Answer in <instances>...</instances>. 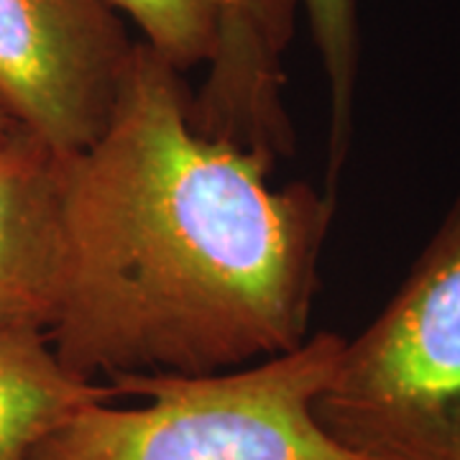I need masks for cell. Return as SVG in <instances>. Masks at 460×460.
<instances>
[{
	"mask_svg": "<svg viewBox=\"0 0 460 460\" xmlns=\"http://www.w3.org/2000/svg\"><path fill=\"white\" fill-rule=\"evenodd\" d=\"M305 8L314 49L325 69L330 87V138H328V181L325 195L335 199V184L345 164L356 84L361 65V29H358V0H296Z\"/></svg>",
	"mask_w": 460,
	"mask_h": 460,
	"instance_id": "7",
	"label": "cell"
},
{
	"mask_svg": "<svg viewBox=\"0 0 460 460\" xmlns=\"http://www.w3.org/2000/svg\"><path fill=\"white\" fill-rule=\"evenodd\" d=\"M136 44L98 141L65 156L66 277L49 341L72 376H215L310 338L335 199L190 120Z\"/></svg>",
	"mask_w": 460,
	"mask_h": 460,
	"instance_id": "1",
	"label": "cell"
},
{
	"mask_svg": "<svg viewBox=\"0 0 460 460\" xmlns=\"http://www.w3.org/2000/svg\"><path fill=\"white\" fill-rule=\"evenodd\" d=\"M21 128H23V126H21L16 118L3 108V102H0V148L5 146Z\"/></svg>",
	"mask_w": 460,
	"mask_h": 460,
	"instance_id": "10",
	"label": "cell"
},
{
	"mask_svg": "<svg viewBox=\"0 0 460 460\" xmlns=\"http://www.w3.org/2000/svg\"><path fill=\"white\" fill-rule=\"evenodd\" d=\"M281 0H220L217 39H243L266 26Z\"/></svg>",
	"mask_w": 460,
	"mask_h": 460,
	"instance_id": "9",
	"label": "cell"
},
{
	"mask_svg": "<svg viewBox=\"0 0 460 460\" xmlns=\"http://www.w3.org/2000/svg\"><path fill=\"white\" fill-rule=\"evenodd\" d=\"M136 39L111 0H0V102L62 154L98 141Z\"/></svg>",
	"mask_w": 460,
	"mask_h": 460,
	"instance_id": "4",
	"label": "cell"
},
{
	"mask_svg": "<svg viewBox=\"0 0 460 460\" xmlns=\"http://www.w3.org/2000/svg\"><path fill=\"white\" fill-rule=\"evenodd\" d=\"M113 396L111 384L72 376L47 332L0 330V460H26L72 411Z\"/></svg>",
	"mask_w": 460,
	"mask_h": 460,
	"instance_id": "6",
	"label": "cell"
},
{
	"mask_svg": "<svg viewBox=\"0 0 460 460\" xmlns=\"http://www.w3.org/2000/svg\"><path fill=\"white\" fill-rule=\"evenodd\" d=\"M65 156L31 131L0 148V330L57 325L66 277Z\"/></svg>",
	"mask_w": 460,
	"mask_h": 460,
	"instance_id": "5",
	"label": "cell"
},
{
	"mask_svg": "<svg viewBox=\"0 0 460 460\" xmlns=\"http://www.w3.org/2000/svg\"><path fill=\"white\" fill-rule=\"evenodd\" d=\"M141 31V41L181 75L210 65L217 47L220 0H111Z\"/></svg>",
	"mask_w": 460,
	"mask_h": 460,
	"instance_id": "8",
	"label": "cell"
},
{
	"mask_svg": "<svg viewBox=\"0 0 460 460\" xmlns=\"http://www.w3.org/2000/svg\"><path fill=\"white\" fill-rule=\"evenodd\" d=\"M343 341L314 332L284 356L215 376L111 378L118 394L146 404H84L26 460H361L313 414Z\"/></svg>",
	"mask_w": 460,
	"mask_h": 460,
	"instance_id": "2",
	"label": "cell"
},
{
	"mask_svg": "<svg viewBox=\"0 0 460 460\" xmlns=\"http://www.w3.org/2000/svg\"><path fill=\"white\" fill-rule=\"evenodd\" d=\"M361 460H460V195L313 402Z\"/></svg>",
	"mask_w": 460,
	"mask_h": 460,
	"instance_id": "3",
	"label": "cell"
}]
</instances>
